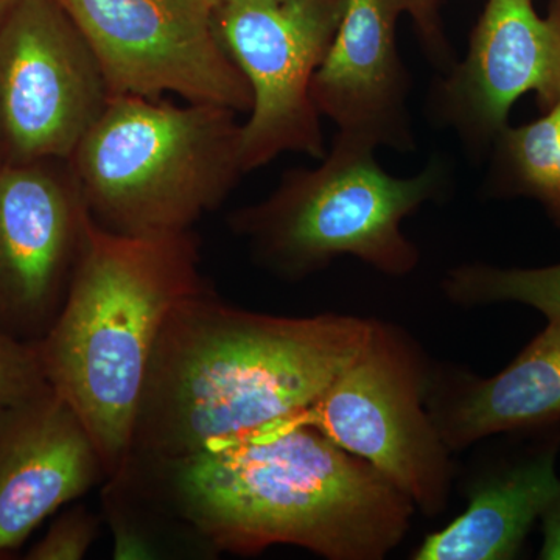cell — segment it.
Here are the masks:
<instances>
[{
  "label": "cell",
  "mask_w": 560,
  "mask_h": 560,
  "mask_svg": "<svg viewBox=\"0 0 560 560\" xmlns=\"http://www.w3.org/2000/svg\"><path fill=\"white\" fill-rule=\"evenodd\" d=\"M154 499L215 552L293 545L329 560H382L416 508L366 460L279 419L175 459H130Z\"/></svg>",
  "instance_id": "obj_1"
},
{
  "label": "cell",
  "mask_w": 560,
  "mask_h": 560,
  "mask_svg": "<svg viewBox=\"0 0 560 560\" xmlns=\"http://www.w3.org/2000/svg\"><path fill=\"white\" fill-rule=\"evenodd\" d=\"M377 319L275 316L205 289L162 327L131 459H175L307 410L370 341Z\"/></svg>",
  "instance_id": "obj_2"
},
{
  "label": "cell",
  "mask_w": 560,
  "mask_h": 560,
  "mask_svg": "<svg viewBox=\"0 0 560 560\" xmlns=\"http://www.w3.org/2000/svg\"><path fill=\"white\" fill-rule=\"evenodd\" d=\"M208 287L194 231L130 237L92 224L60 315L35 345L47 382L97 445L106 480L130 463L140 396L165 320Z\"/></svg>",
  "instance_id": "obj_3"
},
{
  "label": "cell",
  "mask_w": 560,
  "mask_h": 560,
  "mask_svg": "<svg viewBox=\"0 0 560 560\" xmlns=\"http://www.w3.org/2000/svg\"><path fill=\"white\" fill-rule=\"evenodd\" d=\"M237 113L119 95L69 160L92 219L130 237L194 231L245 175Z\"/></svg>",
  "instance_id": "obj_4"
},
{
  "label": "cell",
  "mask_w": 560,
  "mask_h": 560,
  "mask_svg": "<svg viewBox=\"0 0 560 560\" xmlns=\"http://www.w3.org/2000/svg\"><path fill=\"white\" fill-rule=\"evenodd\" d=\"M377 150L335 136L319 165L283 175L267 198L230 215L232 232L248 243L259 267L302 280L340 257L404 278L418 268V246L404 221L451 190L447 162L433 158L408 178L383 171Z\"/></svg>",
  "instance_id": "obj_5"
},
{
  "label": "cell",
  "mask_w": 560,
  "mask_h": 560,
  "mask_svg": "<svg viewBox=\"0 0 560 560\" xmlns=\"http://www.w3.org/2000/svg\"><path fill=\"white\" fill-rule=\"evenodd\" d=\"M431 364L404 330L377 319L370 341L312 407L285 418L366 460L434 518L451 500L452 452L425 408Z\"/></svg>",
  "instance_id": "obj_6"
},
{
  "label": "cell",
  "mask_w": 560,
  "mask_h": 560,
  "mask_svg": "<svg viewBox=\"0 0 560 560\" xmlns=\"http://www.w3.org/2000/svg\"><path fill=\"white\" fill-rule=\"evenodd\" d=\"M348 0H243L217 9L224 49L248 81L242 125L245 173L283 153H327L312 80L340 27Z\"/></svg>",
  "instance_id": "obj_7"
},
{
  "label": "cell",
  "mask_w": 560,
  "mask_h": 560,
  "mask_svg": "<svg viewBox=\"0 0 560 560\" xmlns=\"http://www.w3.org/2000/svg\"><path fill=\"white\" fill-rule=\"evenodd\" d=\"M90 43L110 97L161 98L249 113L248 81L217 31L215 0H57Z\"/></svg>",
  "instance_id": "obj_8"
},
{
  "label": "cell",
  "mask_w": 560,
  "mask_h": 560,
  "mask_svg": "<svg viewBox=\"0 0 560 560\" xmlns=\"http://www.w3.org/2000/svg\"><path fill=\"white\" fill-rule=\"evenodd\" d=\"M110 92L57 0H22L0 24V151L7 164L69 161Z\"/></svg>",
  "instance_id": "obj_9"
},
{
  "label": "cell",
  "mask_w": 560,
  "mask_h": 560,
  "mask_svg": "<svg viewBox=\"0 0 560 560\" xmlns=\"http://www.w3.org/2000/svg\"><path fill=\"white\" fill-rule=\"evenodd\" d=\"M94 219L69 161L0 172V330L25 342L49 334Z\"/></svg>",
  "instance_id": "obj_10"
},
{
  "label": "cell",
  "mask_w": 560,
  "mask_h": 560,
  "mask_svg": "<svg viewBox=\"0 0 560 560\" xmlns=\"http://www.w3.org/2000/svg\"><path fill=\"white\" fill-rule=\"evenodd\" d=\"M526 94L536 95L541 113L560 101V2L541 18L533 0H486L463 60L431 88V119L478 154Z\"/></svg>",
  "instance_id": "obj_11"
},
{
  "label": "cell",
  "mask_w": 560,
  "mask_h": 560,
  "mask_svg": "<svg viewBox=\"0 0 560 560\" xmlns=\"http://www.w3.org/2000/svg\"><path fill=\"white\" fill-rule=\"evenodd\" d=\"M401 14L404 0H348L313 77L312 101L338 135L408 153L416 136L408 109L411 75L397 44Z\"/></svg>",
  "instance_id": "obj_12"
},
{
  "label": "cell",
  "mask_w": 560,
  "mask_h": 560,
  "mask_svg": "<svg viewBox=\"0 0 560 560\" xmlns=\"http://www.w3.org/2000/svg\"><path fill=\"white\" fill-rule=\"evenodd\" d=\"M102 480L97 445L51 385L0 412V558Z\"/></svg>",
  "instance_id": "obj_13"
},
{
  "label": "cell",
  "mask_w": 560,
  "mask_h": 560,
  "mask_svg": "<svg viewBox=\"0 0 560 560\" xmlns=\"http://www.w3.org/2000/svg\"><path fill=\"white\" fill-rule=\"evenodd\" d=\"M514 447L482 463L467 481L463 514L430 534L415 560H512L560 486V423L517 431Z\"/></svg>",
  "instance_id": "obj_14"
},
{
  "label": "cell",
  "mask_w": 560,
  "mask_h": 560,
  "mask_svg": "<svg viewBox=\"0 0 560 560\" xmlns=\"http://www.w3.org/2000/svg\"><path fill=\"white\" fill-rule=\"evenodd\" d=\"M425 408L452 453L486 438L560 423V319L492 377L431 366Z\"/></svg>",
  "instance_id": "obj_15"
},
{
  "label": "cell",
  "mask_w": 560,
  "mask_h": 560,
  "mask_svg": "<svg viewBox=\"0 0 560 560\" xmlns=\"http://www.w3.org/2000/svg\"><path fill=\"white\" fill-rule=\"evenodd\" d=\"M488 191L539 201L560 228V101L540 119L493 139Z\"/></svg>",
  "instance_id": "obj_16"
},
{
  "label": "cell",
  "mask_w": 560,
  "mask_h": 560,
  "mask_svg": "<svg viewBox=\"0 0 560 560\" xmlns=\"http://www.w3.org/2000/svg\"><path fill=\"white\" fill-rule=\"evenodd\" d=\"M442 291L463 308L515 302L536 308L548 320L560 319V264L541 268L463 264L448 270Z\"/></svg>",
  "instance_id": "obj_17"
},
{
  "label": "cell",
  "mask_w": 560,
  "mask_h": 560,
  "mask_svg": "<svg viewBox=\"0 0 560 560\" xmlns=\"http://www.w3.org/2000/svg\"><path fill=\"white\" fill-rule=\"evenodd\" d=\"M49 385L36 345L0 330V412Z\"/></svg>",
  "instance_id": "obj_18"
},
{
  "label": "cell",
  "mask_w": 560,
  "mask_h": 560,
  "mask_svg": "<svg viewBox=\"0 0 560 560\" xmlns=\"http://www.w3.org/2000/svg\"><path fill=\"white\" fill-rule=\"evenodd\" d=\"M101 530V518L84 506L70 508L51 522L49 530L33 545L28 560H80L88 555Z\"/></svg>",
  "instance_id": "obj_19"
},
{
  "label": "cell",
  "mask_w": 560,
  "mask_h": 560,
  "mask_svg": "<svg viewBox=\"0 0 560 560\" xmlns=\"http://www.w3.org/2000/svg\"><path fill=\"white\" fill-rule=\"evenodd\" d=\"M404 3L405 11L415 22L427 55L444 72L455 62V55L442 31L440 3L436 0H404Z\"/></svg>",
  "instance_id": "obj_20"
},
{
  "label": "cell",
  "mask_w": 560,
  "mask_h": 560,
  "mask_svg": "<svg viewBox=\"0 0 560 560\" xmlns=\"http://www.w3.org/2000/svg\"><path fill=\"white\" fill-rule=\"evenodd\" d=\"M540 522L544 544H541L539 559L560 560V486L555 499L541 514Z\"/></svg>",
  "instance_id": "obj_21"
},
{
  "label": "cell",
  "mask_w": 560,
  "mask_h": 560,
  "mask_svg": "<svg viewBox=\"0 0 560 560\" xmlns=\"http://www.w3.org/2000/svg\"><path fill=\"white\" fill-rule=\"evenodd\" d=\"M21 2L22 0H0V24Z\"/></svg>",
  "instance_id": "obj_22"
},
{
  "label": "cell",
  "mask_w": 560,
  "mask_h": 560,
  "mask_svg": "<svg viewBox=\"0 0 560 560\" xmlns=\"http://www.w3.org/2000/svg\"><path fill=\"white\" fill-rule=\"evenodd\" d=\"M234 2H243V0H215L217 9L221 5H226V3H234Z\"/></svg>",
  "instance_id": "obj_23"
},
{
  "label": "cell",
  "mask_w": 560,
  "mask_h": 560,
  "mask_svg": "<svg viewBox=\"0 0 560 560\" xmlns=\"http://www.w3.org/2000/svg\"><path fill=\"white\" fill-rule=\"evenodd\" d=\"M5 167V161H3L2 151H0V172Z\"/></svg>",
  "instance_id": "obj_24"
},
{
  "label": "cell",
  "mask_w": 560,
  "mask_h": 560,
  "mask_svg": "<svg viewBox=\"0 0 560 560\" xmlns=\"http://www.w3.org/2000/svg\"><path fill=\"white\" fill-rule=\"evenodd\" d=\"M436 2H438V3H440V2H441V0H436Z\"/></svg>",
  "instance_id": "obj_25"
},
{
  "label": "cell",
  "mask_w": 560,
  "mask_h": 560,
  "mask_svg": "<svg viewBox=\"0 0 560 560\" xmlns=\"http://www.w3.org/2000/svg\"><path fill=\"white\" fill-rule=\"evenodd\" d=\"M550 2H552V0H550ZM559 2H560V0H559Z\"/></svg>",
  "instance_id": "obj_26"
}]
</instances>
